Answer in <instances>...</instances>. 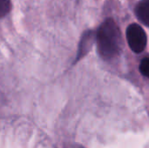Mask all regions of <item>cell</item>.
Masks as SVG:
<instances>
[{"instance_id":"1","label":"cell","mask_w":149,"mask_h":148,"mask_svg":"<svg viewBox=\"0 0 149 148\" xmlns=\"http://www.w3.org/2000/svg\"><path fill=\"white\" fill-rule=\"evenodd\" d=\"M96 38L98 51L102 58L110 59L120 53L121 50L120 32L113 19H107L100 26Z\"/></svg>"},{"instance_id":"2","label":"cell","mask_w":149,"mask_h":148,"mask_svg":"<svg viewBox=\"0 0 149 148\" xmlns=\"http://www.w3.org/2000/svg\"><path fill=\"white\" fill-rule=\"evenodd\" d=\"M127 40L131 50L136 53L143 51L148 42L145 31L137 24H132L127 27Z\"/></svg>"},{"instance_id":"3","label":"cell","mask_w":149,"mask_h":148,"mask_svg":"<svg viewBox=\"0 0 149 148\" xmlns=\"http://www.w3.org/2000/svg\"><path fill=\"white\" fill-rule=\"evenodd\" d=\"M93 31H88L83 35L82 39L80 41L79 47V52L77 55V60H79V58L84 57L88 52L89 49L91 48V46L93 44Z\"/></svg>"},{"instance_id":"4","label":"cell","mask_w":149,"mask_h":148,"mask_svg":"<svg viewBox=\"0 0 149 148\" xmlns=\"http://www.w3.org/2000/svg\"><path fill=\"white\" fill-rule=\"evenodd\" d=\"M136 15L139 20L149 27V0H141L136 8Z\"/></svg>"},{"instance_id":"5","label":"cell","mask_w":149,"mask_h":148,"mask_svg":"<svg viewBox=\"0 0 149 148\" xmlns=\"http://www.w3.org/2000/svg\"><path fill=\"white\" fill-rule=\"evenodd\" d=\"M10 10V0H0V17H4Z\"/></svg>"},{"instance_id":"6","label":"cell","mask_w":149,"mask_h":148,"mask_svg":"<svg viewBox=\"0 0 149 148\" xmlns=\"http://www.w3.org/2000/svg\"><path fill=\"white\" fill-rule=\"evenodd\" d=\"M140 71L142 75L149 78V58H145L141 60L140 65Z\"/></svg>"}]
</instances>
